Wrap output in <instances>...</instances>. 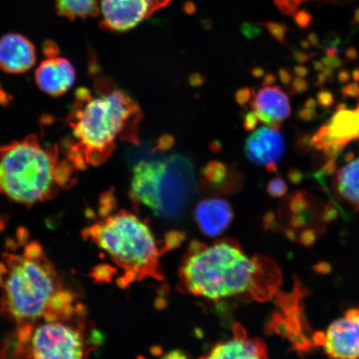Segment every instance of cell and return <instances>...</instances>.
<instances>
[{"mask_svg":"<svg viewBox=\"0 0 359 359\" xmlns=\"http://www.w3.org/2000/svg\"><path fill=\"white\" fill-rule=\"evenodd\" d=\"M280 282V269L271 259L262 255L249 257L232 240L212 245L193 242L180 268L182 289L210 302H266L277 293Z\"/></svg>","mask_w":359,"mask_h":359,"instance_id":"6da1fadb","label":"cell"},{"mask_svg":"<svg viewBox=\"0 0 359 359\" xmlns=\"http://www.w3.org/2000/svg\"><path fill=\"white\" fill-rule=\"evenodd\" d=\"M141 118L138 103L123 90L109 87L107 80L101 81L97 93L79 88L67 120L72 138L65 154L79 170L101 165L114 152L116 141L137 144Z\"/></svg>","mask_w":359,"mask_h":359,"instance_id":"7a4b0ae2","label":"cell"},{"mask_svg":"<svg viewBox=\"0 0 359 359\" xmlns=\"http://www.w3.org/2000/svg\"><path fill=\"white\" fill-rule=\"evenodd\" d=\"M78 170L60 147L29 135L0 147V194L26 205L50 200L74 185Z\"/></svg>","mask_w":359,"mask_h":359,"instance_id":"3957f363","label":"cell"},{"mask_svg":"<svg viewBox=\"0 0 359 359\" xmlns=\"http://www.w3.org/2000/svg\"><path fill=\"white\" fill-rule=\"evenodd\" d=\"M102 219L82 232L109 255L112 262L121 269L123 276L118 284L126 286L136 280L154 278L163 280L160 271V258L182 241L181 234L168 236L167 243L156 241L149 226L126 210L102 215Z\"/></svg>","mask_w":359,"mask_h":359,"instance_id":"277c9868","label":"cell"},{"mask_svg":"<svg viewBox=\"0 0 359 359\" xmlns=\"http://www.w3.org/2000/svg\"><path fill=\"white\" fill-rule=\"evenodd\" d=\"M196 187L194 168L179 154L143 160L133 167L131 198L156 217L173 219L187 208Z\"/></svg>","mask_w":359,"mask_h":359,"instance_id":"5b68a950","label":"cell"},{"mask_svg":"<svg viewBox=\"0 0 359 359\" xmlns=\"http://www.w3.org/2000/svg\"><path fill=\"white\" fill-rule=\"evenodd\" d=\"M3 257L10 272L0 281L4 290L0 313L19 325L37 320L62 289L55 267L46 257L36 262L10 253Z\"/></svg>","mask_w":359,"mask_h":359,"instance_id":"8992f818","label":"cell"},{"mask_svg":"<svg viewBox=\"0 0 359 359\" xmlns=\"http://www.w3.org/2000/svg\"><path fill=\"white\" fill-rule=\"evenodd\" d=\"M83 324L74 327L58 322H48L38 327L32 337L31 359H84Z\"/></svg>","mask_w":359,"mask_h":359,"instance_id":"52a82bcc","label":"cell"},{"mask_svg":"<svg viewBox=\"0 0 359 359\" xmlns=\"http://www.w3.org/2000/svg\"><path fill=\"white\" fill-rule=\"evenodd\" d=\"M304 295L302 285H295L291 293L278 295L277 312L273 314L269 329L273 333L285 337L299 352H306L312 348L313 341L305 320L302 304ZM314 345V344H313Z\"/></svg>","mask_w":359,"mask_h":359,"instance_id":"ba28073f","label":"cell"},{"mask_svg":"<svg viewBox=\"0 0 359 359\" xmlns=\"http://www.w3.org/2000/svg\"><path fill=\"white\" fill-rule=\"evenodd\" d=\"M172 0H100L101 28L124 33L140 25Z\"/></svg>","mask_w":359,"mask_h":359,"instance_id":"9c48e42d","label":"cell"},{"mask_svg":"<svg viewBox=\"0 0 359 359\" xmlns=\"http://www.w3.org/2000/svg\"><path fill=\"white\" fill-rule=\"evenodd\" d=\"M313 341L330 359H359V305L348 309L324 333L314 334Z\"/></svg>","mask_w":359,"mask_h":359,"instance_id":"30bf717a","label":"cell"},{"mask_svg":"<svg viewBox=\"0 0 359 359\" xmlns=\"http://www.w3.org/2000/svg\"><path fill=\"white\" fill-rule=\"evenodd\" d=\"M241 104L250 102L251 111L258 121L266 126L279 128L280 125L289 118L291 107L289 97L278 86L266 84L252 93L248 88L241 90L237 94Z\"/></svg>","mask_w":359,"mask_h":359,"instance_id":"8fae6325","label":"cell"},{"mask_svg":"<svg viewBox=\"0 0 359 359\" xmlns=\"http://www.w3.org/2000/svg\"><path fill=\"white\" fill-rule=\"evenodd\" d=\"M359 139V105L356 109H341L336 112L313 137L318 150L333 156L348 144Z\"/></svg>","mask_w":359,"mask_h":359,"instance_id":"7c38bea8","label":"cell"},{"mask_svg":"<svg viewBox=\"0 0 359 359\" xmlns=\"http://www.w3.org/2000/svg\"><path fill=\"white\" fill-rule=\"evenodd\" d=\"M247 158L253 163L275 172L284 156L285 142L279 128L264 126L255 129L247 137L245 145Z\"/></svg>","mask_w":359,"mask_h":359,"instance_id":"4fadbf2b","label":"cell"},{"mask_svg":"<svg viewBox=\"0 0 359 359\" xmlns=\"http://www.w3.org/2000/svg\"><path fill=\"white\" fill-rule=\"evenodd\" d=\"M199 359H269L266 344L249 336L239 324L233 326L230 339L219 343Z\"/></svg>","mask_w":359,"mask_h":359,"instance_id":"5bb4252c","label":"cell"},{"mask_svg":"<svg viewBox=\"0 0 359 359\" xmlns=\"http://www.w3.org/2000/svg\"><path fill=\"white\" fill-rule=\"evenodd\" d=\"M36 62L32 42L20 34H8L0 39V69L11 74H24Z\"/></svg>","mask_w":359,"mask_h":359,"instance_id":"9a60e30c","label":"cell"},{"mask_svg":"<svg viewBox=\"0 0 359 359\" xmlns=\"http://www.w3.org/2000/svg\"><path fill=\"white\" fill-rule=\"evenodd\" d=\"M75 77L73 65L64 57H50L42 62L35 72V80L39 88L53 97L69 91Z\"/></svg>","mask_w":359,"mask_h":359,"instance_id":"2e32d148","label":"cell"},{"mask_svg":"<svg viewBox=\"0 0 359 359\" xmlns=\"http://www.w3.org/2000/svg\"><path fill=\"white\" fill-rule=\"evenodd\" d=\"M234 217L229 201L218 197L198 202L194 210V218L201 231L205 236L217 237L230 226Z\"/></svg>","mask_w":359,"mask_h":359,"instance_id":"e0dca14e","label":"cell"},{"mask_svg":"<svg viewBox=\"0 0 359 359\" xmlns=\"http://www.w3.org/2000/svg\"><path fill=\"white\" fill-rule=\"evenodd\" d=\"M333 185L339 200L359 210V157L339 168L335 174Z\"/></svg>","mask_w":359,"mask_h":359,"instance_id":"ac0fdd59","label":"cell"},{"mask_svg":"<svg viewBox=\"0 0 359 359\" xmlns=\"http://www.w3.org/2000/svg\"><path fill=\"white\" fill-rule=\"evenodd\" d=\"M233 173L226 165L212 161L202 169V183L210 190L226 192L233 191Z\"/></svg>","mask_w":359,"mask_h":359,"instance_id":"d6986e66","label":"cell"},{"mask_svg":"<svg viewBox=\"0 0 359 359\" xmlns=\"http://www.w3.org/2000/svg\"><path fill=\"white\" fill-rule=\"evenodd\" d=\"M58 15L67 20L87 19L100 13L98 0H55Z\"/></svg>","mask_w":359,"mask_h":359,"instance_id":"ffe728a7","label":"cell"},{"mask_svg":"<svg viewBox=\"0 0 359 359\" xmlns=\"http://www.w3.org/2000/svg\"><path fill=\"white\" fill-rule=\"evenodd\" d=\"M308 1H311V0H275L279 10L288 15H294L303 3Z\"/></svg>","mask_w":359,"mask_h":359,"instance_id":"44dd1931","label":"cell"},{"mask_svg":"<svg viewBox=\"0 0 359 359\" xmlns=\"http://www.w3.org/2000/svg\"><path fill=\"white\" fill-rule=\"evenodd\" d=\"M267 191L269 195L276 198L285 196L287 192L286 183L282 178L276 177L269 182Z\"/></svg>","mask_w":359,"mask_h":359,"instance_id":"7402d4cb","label":"cell"},{"mask_svg":"<svg viewBox=\"0 0 359 359\" xmlns=\"http://www.w3.org/2000/svg\"><path fill=\"white\" fill-rule=\"evenodd\" d=\"M116 269L109 266H97L93 269L91 276L97 282H109L111 280Z\"/></svg>","mask_w":359,"mask_h":359,"instance_id":"603a6c76","label":"cell"},{"mask_svg":"<svg viewBox=\"0 0 359 359\" xmlns=\"http://www.w3.org/2000/svg\"><path fill=\"white\" fill-rule=\"evenodd\" d=\"M26 259L30 260H39L45 257L42 246L38 242H30L29 244L25 245V255Z\"/></svg>","mask_w":359,"mask_h":359,"instance_id":"cb8c5ba5","label":"cell"},{"mask_svg":"<svg viewBox=\"0 0 359 359\" xmlns=\"http://www.w3.org/2000/svg\"><path fill=\"white\" fill-rule=\"evenodd\" d=\"M29 239L28 231L26 229L20 228L17 232V240L19 241L20 245L25 244Z\"/></svg>","mask_w":359,"mask_h":359,"instance_id":"d4e9b609","label":"cell"},{"mask_svg":"<svg viewBox=\"0 0 359 359\" xmlns=\"http://www.w3.org/2000/svg\"><path fill=\"white\" fill-rule=\"evenodd\" d=\"M8 272V269L6 264L0 262V278L6 276Z\"/></svg>","mask_w":359,"mask_h":359,"instance_id":"484cf974","label":"cell"},{"mask_svg":"<svg viewBox=\"0 0 359 359\" xmlns=\"http://www.w3.org/2000/svg\"><path fill=\"white\" fill-rule=\"evenodd\" d=\"M4 227H6V224H4V222L1 218H0V232H1Z\"/></svg>","mask_w":359,"mask_h":359,"instance_id":"4316f807","label":"cell"},{"mask_svg":"<svg viewBox=\"0 0 359 359\" xmlns=\"http://www.w3.org/2000/svg\"><path fill=\"white\" fill-rule=\"evenodd\" d=\"M138 359H146L145 358L140 357Z\"/></svg>","mask_w":359,"mask_h":359,"instance_id":"83f0119b","label":"cell"}]
</instances>
